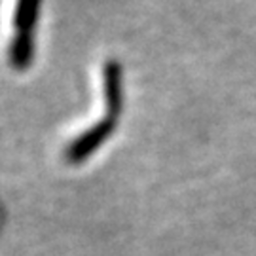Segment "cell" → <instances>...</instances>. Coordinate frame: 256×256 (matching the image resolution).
I'll return each mask as SVG.
<instances>
[{
  "instance_id": "2",
  "label": "cell",
  "mask_w": 256,
  "mask_h": 256,
  "mask_svg": "<svg viewBox=\"0 0 256 256\" xmlns=\"http://www.w3.org/2000/svg\"><path fill=\"white\" fill-rule=\"evenodd\" d=\"M102 88L106 101V116L118 118L124 108V86H122V68L118 61H106L102 68Z\"/></svg>"
},
{
  "instance_id": "1",
  "label": "cell",
  "mask_w": 256,
  "mask_h": 256,
  "mask_svg": "<svg viewBox=\"0 0 256 256\" xmlns=\"http://www.w3.org/2000/svg\"><path fill=\"white\" fill-rule=\"evenodd\" d=\"M114 129H116V118H112V116L102 118L99 124H95L86 133H82L70 146L66 148V160L72 162V164L84 162L88 156H92V152H95L112 135Z\"/></svg>"
}]
</instances>
